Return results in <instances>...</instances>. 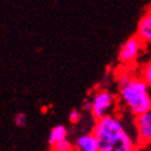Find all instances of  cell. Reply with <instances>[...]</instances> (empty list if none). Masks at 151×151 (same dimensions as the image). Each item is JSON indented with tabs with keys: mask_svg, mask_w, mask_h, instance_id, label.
<instances>
[{
	"mask_svg": "<svg viewBox=\"0 0 151 151\" xmlns=\"http://www.w3.org/2000/svg\"><path fill=\"white\" fill-rule=\"evenodd\" d=\"M119 93L123 105L135 116L151 110L149 86L142 77L122 73L119 77Z\"/></svg>",
	"mask_w": 151,
	"mask_h": 151,
	"instance_id": "7a4b0ae2",
	"label": "cell"
},
{
	"mask_svg": "<svg viewBox=\"0 0 151 151\" xmlns=\"http://www.w3.org/2000/svg\"><path fill=\"white\" fill-rule=\"evenodd\" d=\"M142 78L144 79V81L147 83L149 88H151V63H148L142 71Z\"/></svg>",
	"mask_w": 151,
	"mask_h": 151,
	"instance_id": "30bf717a",
	"label": "cell"
},
{
	"mask_svg": "<svg viewBox=\"0 0 151 151\" xmlns=\"http://www.w3.org/2000/svg\"><path fill=\"white\" fill-rule=\"evenodd\" d=\"M116 105V97L109 90H97L92 97V114L95 120H101L111 114V110Z\"/></svg>",
	"mask_w": 151,
	"mask_h": 151,
	"instance_id": "3957f363",
	"label": "cell"
},
{
	"mask_svg": "<svg viewBox=\"0 0 151 151\" xmlns=\"http://www.w3.org/2000/svg\"><path fill=\"white\" fill-rule=\"evenodd\" d=\"M135 151H142V149H136Z\"/></svg>",
	"mask_w": 151,
	"mask_h": 151,
	"instance_id": "9a60e30c",
	"label": "cell"
},
{
	"mask_svg": "<svg viewBox=\"0 0 151 151\" xmlns=\"http://www.w3.org/2000/svg\"><path fill=\"white\" fill-rule=\"evenodd\" d=\"M135 127L140 145L151 142V110L135 116Z\"/></svg>",
	"mask_w": 151,
	"mask_h": 151,
	"instance_id": "5b68a950",
	"label": "cell"
},
{
	"mask_svg": "<svg viewBox=\"0 0 151 151\" xmlns=\"http://www.w3.org/2000/svg\"><path fill=\"white\" fill-rule=\"evenodd\" d=\"M148 12H149V13H150V14H151V6H150V8H149V11H148Z\"/></svg>",
	"mask_w": 151,
	"mask_h": 151,
	"instance_id": "5bb4252c",
	"label": "cell"
},
{
	"mask_svg": "<svg viewBox=\"0 0 151 151\" xmlns=\"http://www.w3.org/2000/svg\"><path fill=\"white\" fill-rule=\"evenodd\" d=\"M145 43L138 38V36H132L123 43L119 52V60L122 64L134 63L138 58L140 51Z\"/></svg>",
	"mask_w": 151,
	"mask_h": 151,
	"instance_id": "277c9868",
	"label": "cell"
},
{
	"mask_svg": "<svg viewBox=\"0 0 151 151\" xmlns=\"http://www.w3.org/2000/svg\"><path fill=\"white\" fill-rule=\"evenodd\" d=\"M67 139V129L64 125H56L51 129L49 135V144L50 146H54L57 142Z\"/></svg>",
	"mask_w": 151,
	"mask_h": 151,
	"instance_id": "ba28073f",
	"label": "cell"
},
{
	"mask_svg": "<svg viewBox=\"0 0 151 151\" xmlns=\"http://www.w3.org/2000/svg\"><path fill=\"white\" fill-rule=\"evenodd\" d=\"M14 122H15V125L17 127H23V126L26 125V122H27V116H26L25 113L23 112H17L14 116Z\"/></svg>",
	"mask_w": 151,
	"mask_h": 151,
	"instance_id": "8fae6325",
	"label": "cell"
},
{
	"mask_svg": "<svg viewBox=\"0 0 151 151\" xmlns=\"http://www.w3.org/2000/svg\"><path fill=\"white\" fill-rule=\"evenodd\" d=\"M81 118V113L79 112L77 109H73L69 113V121L71 123H77Z\"/></svg>",
	"mask_w": 151,
	"mask_h": 151,
	"instance_id": "7c38bea8",
	"label": "cell"
},
{
	"mask_svg": "<svg viewBox=\"0 0 151 151\" xmlns=\"http://www.w3.org/2000/svg\"><path fill=\"white\" fill-rule=\"evenodd\" d=\"M136 35L145 44H151V14L146 12L140 17Z\"/></svg>",
	"mask_w": 151,
	"mask_h": 151,
	"instance_id": "52a82bcc",
	"label": "cell"
},
{
	"mask_svg": "<svg viewBox=\"0 0 151 151\" xmlns=\"http://www.w3.org/2000/svg\"><path fill=\"white\" fill-rule=\"evenodd\" d=\"M77 151H99V145L93 133L79 136L75 144Z\"/></svg>",
	"mask_w": 151,
	"mask_h": 151,
	"instance_id": "8992f818",
	"label": "cell"
},
{
	"mask_svg": "<svg viewBox=\"0 0 151 151\" xmlns=\"http://www.w3.org/2000/svg\"><path fill=\"white\" fill-rule=\"evenodd\" d=\"M82 108H83L84 110H91L92 109V101L86 99V101H83V104H82Z\"/></svg>",
	"mask_w": 151,
	"mask_h": 151,
	"instance_id": "4fadbf2b",
	"label": "cell"
},
{
	"mask_svg": "<svg viewBox=\"0 0 151 151\" xmlns=\"http://www.w3.org/2000/svg\"><path fill=\"white\" fill-rule=\"evenodd\" d=\"M51 151H73V144L68 139H64L51 147Z\"/></svg>",
	"mask_w": 151,
	"mask_h": 151,
	"instance_id": "9c48e42d",
	"label": "cell"
},
{
	"mask_svg": "<svg viewBox=\"0 0 151 151\" xmlns=\"http://www.w3.org/2000/svg\"><path fill=\"white\" fill-rule=\"evenodd\" d=\"M150 63H151V56H150Z\"/></svg>",
	"mask_w": 151,
	"mask_h": 151,
	"instance_id": "2e32d148",
	"label": "cell"
},
{
	"mask_svg": "<svg viewBox=\"0 0 151 151\" xmlns=\"http://www.w3.org/2000/svg\"><path fill=\"white\" fill-rule=\"evenodd\" d=\"M73 151H77V150H73Z\"/></svg>",
	"mask_w": 151,
	"mask_h": 151,
	"instance_id": "e0dca14e",
	"label": "cell"
},
{
	"mask_svg": "<svg viewBox=\"0 0 151 151\" xmlns=\"http://www.w3.org/2000/svg\"><path fill=\"white\" fill-rule=\"evenodd\" d=\"M99 151H135L136 146L118 116L109 114L95 121L93 129Z\"/></svg>",
	"mask_w": 151,
	"mask_h": 151,
	"instance_id": "6da1fadb",
	"label": "cell"
}]
</instances>
